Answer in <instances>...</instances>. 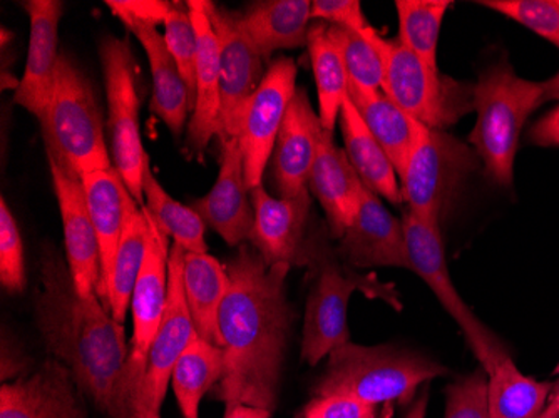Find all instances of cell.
<instances>
[{
  "label": "cell",
  "instance_id": "obj_32",
  "mask_svg": "<svg viewBox=\"0 0 559 418\" xmlns=\"http://www.w3.org/2000/svg\"><path fill=\"white\" fill-rule=\"evenodd\" d=\"M223 375V350L197 335L171 373V386L183 418H200V405Z\"/></svg>",
  "mask_w": 559,
  "mask_h": 418
},
{
  "label": "cell",
  "instance_id": "obj_5",
  "mask_svg": "<svg viewBox=\"0 0 559 418\" xmlns=\"http://www.w3.org/2000/svg\"><path fill=\"white\" fill-rule=\"evenodd\" d=\"M473 103L477 119L471 146L489 181L511 187L521 131L531 112L545 104L543 83L523 80L510 62L499 61L479 75L473 87Z\"/></svg>",
  "mask_w": 559,
  "mask_h": 418
},
{
  "label": "cell",
  "instance_id": "obj_42",
  "mask_svg": "<svg viewBox=\"0 0 559 418\" xmlns=\"http://www.w3.org/2000/svg\"><path fill=\"white\" fill-rule=\"evenodd\" d=\"M169 4L171 2H158V0H108L106 2L116 17L130 15V17L144 19L156 24L165 22Z\"/></svg>",
  "mask_w": 559,
  "mask_h": 418
},
{
  "label": "cell",
  "instance_id": "obj_14",
  "mask_svg": "<svg viewBox=\"0 0 559 418\" xmlns=\"http://www.w3.org/2000/svg\"><path fill=\"white\" fill-rule=\"evenodd\" d=\"M187 251L180 244H171L168 261V297L165 315L156 335L150 357H147L146 377L138 405L162 411L163 402L168 394L173 369L176 361L187 350L197 335L187 297H185L183 263ZM136 405V407H138ZM136 410V408H134Z\"/></svg>",
  "mask_w": 559,
  "mask_h": 418
},
{
  "label": "cell",
  "instance_id": "obj_35",
  "mask_svg": "<svg viewBox=\"0 0 559 418\" xmlns=\"http://www.w3.org/2000/svg\"><path fill=\"white\" fill-rule=\"evenodd\" d=\"M379 31L355 33V31L329 24L330 39L334 40L344 59L350 87L360 91H382L384 87L385 65L376 39Z\"/></svg>",
  "mask_w": 559,
  "mask_h": 418
},
{
  "label": "cell",
  "instance_id": "obj_26",
  "mask_svg": "<svg viewBox=\"0 0 559 418\" xmlns=\"http://www.w3.org/2000/svg\"><path fill=\"white\" fill-rule=\"evenodd\" d=\"M185 297L200 338L222 348L219 311L230 290L226 265L210 253H185Z\"/></svg>",
  "mask_w": 559,
  "mask_h": 418
},
{
  "label": "cell",
  "instance_id": "obj_27",
  "mask_svg": "<svg viewBox=\"0 0 559 418\" xmlns=\"http://www.w3.org/2000/svg\"><path fill=\"white\" fill-rule=\"evenodd\" d=\"M338 119H341L345 154L364 187L377 196L385 198L395 206L404 203L401 181L394 165L367 129L366 122L362 121L350 99L345 100Z\"/></svg>",
  "mask_w": 559,
  "mask_h": 418
},
{
  "label": "cell",
  "instance_id": "obj_39",
  "mask_svg": "<svg viewBox=\"0 0 559 418\" xmlns=\"http://www.w3.org/2000/svg\"><path fill=\"white\" fill-rule=\"evenodd\" d=\"M444 418H489L488 373L476 370L445 389Z\"/></svg>",
  "mask_w": 559,
  "mask_h": 418
},
{
  "label": "cell",
  "instance_id": "obj_40",
  "mask_svg": "<svg viewBox=\"0 0 559 418\" xmlns=\"http://www.w3.org/2000/svg\"><path fill=\"white\" fill-rule=\"evenodd\" d=\"M312 21L341 25L364 36L373 29L357 0H316L312 2Z\"/></svg>",
  "mask_w": 559,
  "mask_h": 418
},
{
  "label": "cell",
  "instance_id": "obj_41",
  "mask_svg": "<svg viewBox=\"0 0 559 418\" xmlns=\"http://www.w3.org/2000/svg\"><path fill=\"white\" fill-rule=\"evenodd\" d=\"M304 418H379L377 405L366 404L357 398L332 397L313 398L305 407Z\"/></svg>",
  "mask_w": 559,
  "mask_h": 418
},
{
  "label": "cell",
  "instance_id": "obj_36",
  "mask_svg": "<svg viewBox=\"0 0 559 418\" xmlns=\"http://www.w3.org/2000/svg\"><path fill=\"white\" fill-rule=\"evenodd\" d=\"M165 40L190 94L191 111L197 94L198 36L188 2H171L165 22Z\"/></svg>",
  "mask_w": 559,
  "mask_h": 418
},
{
  "label": "cell",
  "instance_id": "obj_15",
  "mask_svg": "<svg viewBox=\"0 0 559 418\" xmlns=\"http://www.w3.org/2000/svg\"><path fill=\"white\" fill-rule=\"evenodd\" d=\"M0 418H91L86 395L56 358L0 389Z\"/></svg>",
  "mask_w": 559,
  "mask_h": 418
},
{
  "label": "cell",
  "instance_id": "obj_23",
  "mask_svg": "<svg viewBox=\"0 0 559 418\" xmlns=\"http://www.w3.org/2000/svg\"><path fill=\"white\" fill-rule=\"evenodd\" d=\"M119 19L126 29L140 40L150 61L153 77L151 111L168 126L175 136H180L187 124L188 112H191L190 94L180 69L166 46L165 36L158 33L156 22L130 15H121Z\"/></svg>",
  "mask_w": 559,
  "mask_h": 418
},
{
  "label": "cell",
  "instance_id": "obj_19",
  "mask_svg": "<svg viewBox=\"0 0 559 418\" xmlns=\"http://www.w3.org/2000/svg\"><path fill=\"white\" fill-rule=\"evenodd\" d=\"M320 131L322 124L309 94L297 87L272 154L273 184L280 198L300 196L309 191Z\"/></svg>",
  "mask_w": 559,
  "mask_h": 418
},
{
  "label": "cell",
  "instance_id": "obj_50",
  "mask_svg": "<svg viewBox=\"0 0 559 418\" xmlns=\"http://www.w3.org/2000/svg\"><path fill=\"white\" fill-rule=\"evenodd\" d=\"M538 418H545V417H543V415H539V417H538Z\"/></svg>",
  "mask_w": 559,
  "mask_h": 418
},
{
  "label": "cell",
  "instance_id": "obj_24",
  "mask_svg": "<svg viewBox=\"0 0 559 418\" xmlns=\"http://www.w3.org/2000/svg\"><path fill=\"white\" fill-rule=\"evenodd\" d=\"M87 204L91 219L99 244L100 276L97 285V297L109 308V290H111L112 272H115L116 253L124 226V200L130 193L122 181L118 169L112 166L100 171L84 172Z\"/></svg>",
  "mask_w": 559,
  "mask_h": 418
},
{
  "label": "cell",
  "instance_id": "obj_9",
  "mask_svg": "<svg viewBox=\"0 0 559 418\" xmlns=\"http://www.w3.org/2000/svg\"><path fill=\"white\" fill-rule=\"evenodd\" d=\"M99 58L108 97L112 165L131 196L143 207V172L147 153L141 143L136 61L130 43L115 36L100 40Z\"/></svg>",
  "mask_w": 559,
  "mask_h": 418
},
{
  "label": "cell",
  "instance_id": "obj_31",
  "mask_svg": "<svg viewBox=\"0 0 559 418\" xmlns=\"http://www.w3.org/2000/svg\"><path fill=\"white\" fill-rule=\"evenodd\" d=\"M310 64L316 77L319 96V118L323 129L334 133L342 106L348 99L347 69L334 40L329 36V24L313 21L310 25L309 40Z\"/></svg>",
  "mask_w": 559,
  "mask_h": 418
},
{
  "label": "cell",
  "instance_id": "obj_22",
  "mask_svg": "<svg viewBox=\"0 0 559 418\" xmlns=\"http://www.w3.org/2000/svg\"><path fill=\"white\" fill-rule=\"evenodd\" d=\"M360 182L347 154L335 144L334 133L322 128L309 188L323 207L330 235L337 240L359 212Z\"/></svg>",
  "mask_w": 559,
  "mask_h": 418
},
{
  "label": "cell",
  "instance_id": "obj_43",
  "mask_svg": "<svg viewBox=\"0 0 559 418\" xmlns=\"http://www.w3.org/2000/svg\"><path fill=\"white\" fill-rule=\"evenodd\" d=\"M527 143L543 147L559 146V104L531 126Z\"/></svg>",
  "mask_w": 559,
  "mask_h": 418
},
{
  "label": "cell",
  "instance_id": "obj_12",
  "mask_svg": "<svg viewBox=\"0 0 559 418\" xmlns=\"http://www.w3.org/2000/svg\"><path fill=\"white\" fill-rule=\"evenodd\" d=\"M203 8L219 47V136L237 138L245 106L265 77L263 58L245 31L241 14L210 0H203Z\"/></svg>",
  "mask_w": 559,
  "mask_h": 418
},
{
  "label": "cell",
  "instance_id": "obj_7",
  "mask_svg": "<svg viewBox=\"0 0 559 418\" xmlns=\"http://www.w3.org/2000/svg\"><path fill=\"white\" fill-rule=\"evenodd\" d=\"M479 165L476 151L445 131L416 124L409 159L399 176L411 215L441 226L467 176Z\"/></svg>",
  "mask_w": 559,
  "mask_h": 418
},
{
  "label": "cell",
  "instance_id": "obj_13",
  "mask_svg": "<svg viewBox=\"0 0 559 418\" xmlns=\"http://www.w3.org/2000/svg\"><path fill=\"white\" fill-rule=\"evenodd\" d=\"M47 159L64 229L66 260L81 297H91L99 285L100 261L83 175L52 151H47Z\"/></svg>",
  "mask_w": 559,
  "mask_h": 418
},
{
  "label": "cell",
  "instance_id": "obj_1",
  "mask_svg": "<svg viewBox=\"0 0 559 418\" xmlns=\"http://www.w3.org/2000/svg\"><path fill=\"white\" fill-rule=\"evenodd\" d=\"M292 266L269 265L243 243L226 263L230 290L219 311L223 375L212 397L225 408L235 405L273 414L278 405L294 310L287 298Z\"/></svg>",
  "mask_w": 559,
  "mask_h": 418
},
{
  "label": "cell",
  "instance_id": "obj_3",
  "mask_svg": "<svg viewBox=\"0 0 559 418\" xmlns=\"http://www.w3.org/2000/svg\"><path fill=\"white\" fill-rule=\"evenodd\" d=\"M307 265L312 273V288L305 308L301 360L316 367L335 348L350 342L347 310L352 295H366L369 300H380L402 310L401 294L394 283L380 282L376 273H359L342 261L329 241L313 235L307 247Z\"/></svg>",
  "mask_w": 559,
  "mask_h": 418
},
{
  "label": "cell",
  "instance_id": "obj_29",
  "mask_svg": "<svg viewBox=\"0 0 559 418\" xmlns=\"http://www.w3.org/2000/svg\"><path fill=\"white\" fill-rule=\"evenodd\" d=\"M150 223L144 207L134 201L131 193L124 200V226L116 253L115 272H112L111 290H109V308L116 322L124 323L126 313L133 298L138 276L143 268L146 256Z\"/></svg>",
  "mask_w": 559,
  "mask_h": 418
},
{
  "label": "cell",
  "instance_id": "obj_37",
  "mask_svg": "<svg viewBox=\"0 0 559 418\" xmlns=\"http://www.w3.org/2000/svg\"><path fill=\"white\" fill-rule=\"evenodd\" d=\"M479 5L513 19L559 47V0H480Z\"/></svg>",
  "mask_w": 559,
  "mask_h": 418
},
{
  "label": "cell",
  "instance_id": "obj_2",
  "mask_svg": "<svg viewBox=\"0 0 559 418\" xmlns=\"http://www.w3.org/2000/svg\"><path fill=\"white\" fill-rule=\"evenodd\" d=\"M34 320L50 358L61 361L94 407L115 418L116 394L130 347L124 326L97 294L81 297L68 260L52 244L40 250Z\"/></svg>",
  "mask_w": 559,
  "mask_h": 418
},
{
  "label": "cell",
  "instance_id": "obj_34",
  "mask_svg": "<svg viewBox=\"0 0 559 418\" xmlns=\"http://www.w3.org/2000/svg\"><path fill=\"white\" fill-rule=\"evenodd\" d=\"M449 0H397L399 43L416 55L427 68L439 71L438 44Z\"/></svg>",
  "mask_w": 559,
  "mask_h": 418
},
{
  "label": "cell",
  "instance_id": "obj_6",
  "mask_svg": "<svg viewBox=\"0 0 559 418\" xmlns=\"http://www.w3.org/2000/svg\"><path fill=\"white\" fill-rule=\"evenodd\" d=\"M39 122L46 151L62 156L81 175L115 166L93 84L68 55L59 56Z\"/></svg>",
  "mask_w": 559,
  "mask_h": 418
},
{
  "label": "cell",
  "instance_id": "obj_8",
  "mask_svg": "<svg viewBox=\"0 0 559 418\" xmlns=\"http://www.w3.org/2000/svg\"><path fill=\"white\" fill-rule=\"evenodd\" d=\"M376 43L385 65L382 91L414 121L444 131L474 109L473 89H464L442 77L441 72L427 68L399 40H388L379 34Z\"/></svg>",
  "mask_w": 559,
  "mask_h": 418
},
{
  "label": "cell",
  "instance_id": "obj_44",
  "mask_svg": "<svg viewBox=\"0 0 559 418\" xmlns=\"http://www.w3.org/2000/svg\"><path fill=\"white\" fill-rule=\"evenodd\" d=\"M272 414L262 408L245 407V405H235V407L225 408L223 418H270Z\"/></svg>",
  "mask_w": 559,
  "mask_h": 418
},
{
  "label": "cell",
  "instance_id": "obj_48",
  "mask_svg": "<svg viewBox=\"0 0 559 418\" xmlns=\"http://www.w3.org/2000/svg\"><path fill=\"white\" fill-rule=\"evenodd\" d=\"M133 418H162V411L155 410V408L144 407V405H138Z\"/></svg>",
  "mask_w": 559,
  "mask_h": 418
},
{
  "label": "cell",
  "instance_id": "obj_21",
  "mask_svg": "<svg viewBox=\"0 0 559 418\" xmlns=\"http://www.w3.org/2000/svg\"><path fill=\"white\" fill-rule=\"evenodd\" d=\"M198 36L197 94L193 116L187 128V146L198 159L203 158L212 138L222 131V93H219V47L215 31L203 8V0H188Z\"/></svg>",
  "mask_w": 559,
  "mask_h": 418
},
{
  "label": "cell",
  "instance_id": "obj_30",
  "mask_svg": "<svg viewBox=\"0 0 559 418\" xmlns=\"http://www.w3.org/2000/svg\"><path fill=\"white\" fill-rule=\"evenodd\" d=\"M489 418H538L548 404L551 383L520 372L510 354H502L488 370Z\"/></svg>",
  "mask_w": 559,
  "mask_h": 418
},
{
  "label": "cell",
  "instance_id": "obj_28",
  "mask_svg": "<svg viewBox=\"0 0 559 418\" xmlns=\"http://www.w3.org/2000/svg\"><path fill=\"white\" fill-rule=\"evenodd\" d=\"M348 99L359 111L377 143L388 154L395 171L401 176L416 136V124L384 91H360L348 87Z\"/></svg>",
  "mask_w": 559,
  "mask_h": 418
},
{
  "label": "cell",
  "instance_id": "obj_11",
  "mask_svg": "<svg viewBox=\"0 0 559 418\" xmlns=\"http://www.w3.org/2000/svg\"><path fill=\"white\" fill-rule=\"evenodd\" d=\"M295 91L297 64L294 59L278 58L266 69L265 77L245 106L237 140L243 151L245 181L250 191L263 184V175Z\"/></svg>",
  "mask_w": 559,
  "mask_h": 418
},
{
  "label": "cell",
  "instance_id": "obj_49",
  "mask_svg": "<svg viewBox=\"0 0 559 418\" xmlns=\"http://www.w3.org/2000/svg\"><path fill=\"white\" fill-rule=\"evenodd\" d=\"M552 373H555V375H559V363L556 365L555 372H552Z\"/></svg>",
  "mask_w": 559,
  "mask_h": 418
},
{
  "label": "cell",
  "instance_id": "obj_20",
  "mask_svg": "<svg viewBox=\"0 0 559 418\" xmlns=\"http://www.w3.org/2000/svg\"><path fill=\"white\" fill-rule=\"evenodd\" d=\"M22 8L29 14V52L14 103L39 119L46 109L61 56L58 52V36L64 4L59 0H25Z\"/></svg>",
  "mask_w": 559,
  "mask_h": 418
},
{
  "label": "cell",
  "instance_id": "obj_46",
  "mask_svg": "<svg viewBox=\"0 0 559 418\" xmlns=\"http://www.w3.org/2000/svg\"><path fill=\"white\" fill-rule=\"evenodd\" d=\"M427 401H429V395H427V392H424L419 398L413 402L405 418H426Z\"/></svg>",
  "mask_w": 559,
  "mask_h": 418
},
{
  "label": "cell",
  "instance_id": "obj_45",
  "mask_svg": "<svg viewBox=\"0 0 559 418\" xmlns=\"http://www.w3.org/2000/svg\"><path fill=\"white\" fill-rule=\"evenodd\" d=\"M542 415L545 418H559V380L558 382L551 383L548 404H546V408L543 410Z\"/></svg>",
  "mask_w": 559,
  "mask_h": 418
},
{
  "label": "cell",
  "instance_id": "obj_10",
  "mask_svg": "<svg viewBox=\"0 0 559 418\" xmlns=\"http://www.w3.org/2000/svg\"><path fill=\"white\" fill-rule=\"evenodd\" d=\"M402 223L413 268L411 272L417 273L424 279L449 317L460 325L467 345L480 363V369L488 372L491 365L508 350L498 336L476 319L473 310L455 290L445 261L441 226L423 222L411 213H405Z\"/></svg>",
  "mask_w": 559,
  "mask_h": 418
},
{
  "label": "cell",
  "instance_id": "obj_16",
  "mask_svg": "<svg viewBox=\"0 0 559 418\" xmlns=\"http://www.w3.org/2000/svg\"><path fill=\"white\" fill-rule=\"evenodd\" d=\"M359 212L345 229L338 244V256L352 268L379 266L411 268L404 223L395 218L376 193L360 182Z\"/></svg>",
  "mask_w": 559,
  "mask_h": 418
},
{
  "label": "cell",
  "instance_id": "obj_17",
  "mask_svg": "<svg viewBox=\"0 0 559 418\" xmlns=\"http://www.w3.org/2000/svg\"><path fill=\"white\" fill-rule=\"evenodd\" d=\"M219 172L206 196L191 203L194 212L222 240L238 248L250 241L255 212L245 181L243 151L237 138L219 136Z\"/></svg>",
  "mask_w": 559,
  "mask_h": 418
},
{
  "label": "cell",
  "instance_id": "obj_4",
  "mask_svg": "<svg viewBox=\"0 0 559 418\" xmlns=\"http://www.w3.org/2000/svg\"><path fill=\"white\" fill-rule=\"evenodd\" d=\"M444 365L391 345L347 344L329 355L326 369L313 385V398H357L370 405L413 404L423 383L445 375Z\"/></svg>",
  "mask_w": 559,
  "mask_h": 418
},
{
  "label": "cell",
  "instance_id": "obj_18",
  "mask_svg": "<svg viewBox=\"0 0 559 418\" xmlns=\"http://www.w3.org/2000/svg\"><path fill=\"white\" fill-rule=\"evenodd\" d=\"M250 200L255 212L251 247L265 258L269 265H307L309 240L305 232L312 204L309 191L295 198H273L260 184L250 191Z\"/></svg>",
  "mask_w": 559,
  "mask_h": 418
},
{
  "label": "cell",
  "instance_id": "obj_47",
  "mask_svg": "<svg viewBox=\"0 0 559 418\" xmlns=\"http://www.w3.org/2000/svg\"><path fill=\"white\" fill-rule=\"evenodd\" d=\"M543 91H545L546 100H559V71L552 75L551 80L543 83Z\"/></svg>",
  "mask_w": 559,
  "mask_h": 418
},
{
  "label": "cell",
  "instance_id": "obj_25",
  "mask_svg": "<svg viewBox=\"0 0 559 418\" xmlns=\"http://www.w3.org/2000/svg\"><path fill=\"white\" fill-rule=\"evenodd\" d=\"M312 22L310 0L255 2L241 14V24L263 61H269L276 50L307 46Z\"/></svg>",
  "mask_w": 559,
  "mask_h": 418
},
{
  "label": "cell",
  "instance_id": "obj_33",
  "mask_svg": "<svg viewBox=\"0 0 559 418\" xmlns=\"http://www.w3.org/2000/svg\"><path fill=\"white\" fill-rule=\"evenodd\" d=\"M143 194L146 210L158 223L173 243L180 244L188 253H209L205 240V222L193 207L178 203L159 184L151 169L150 156L144 162Z\"/></svg>",
  "mask_w": 559,
  "mask_h": 418
},
{
  "label": "cell",
  "instance_id": "obj_38",
  "mask_svg": "<svg viewBox=\"0 0 559 418\" xmlns=\"http://www.w3.org/2000/svg\"><path fill=\"white\" fill-rule=\"evenodd\" d=\"M0 283L11 295L22 294L27 285L21 231L4 198L0 201Z\"/></svg>",
  "mask_w": 559,
  "mask_h": 418
}]
</instances>
